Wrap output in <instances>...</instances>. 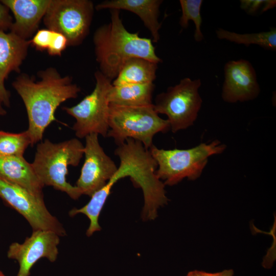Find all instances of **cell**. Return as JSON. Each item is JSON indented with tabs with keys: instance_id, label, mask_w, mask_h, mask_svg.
<instances>
[{
	"instance_id": "cell-1",
	"label": "cell",
	"mask_w": 276,
	"mask_h": 276,
	"mask_svg": "<svg viewBox=\"0 0 276 276\" xmlns=\"http://www.w3.org/2000/svg\"><path fill=\"white\" fill-rule=\"evenodd\" d=\"M39 80L21 74L12 85L25 106L29 122L26 130L31 146L40 142L45 129L56 120L55 113L63 102L78 97L80 88L72 77L62 76L56 68H46L38 72Z\"/></svg>"
},
{
	"instance_id": "cell-2",
	"label": "cell",
	"mask_w": 276,
	"mask_h": 276,
	"mask_svg": "<svg viewBox=\"0 0 276 276\" xmlns=\"http://www.w3.org/2000/svg\"><path fill=\"white\" fill-rule=\"evenodd\" d=\"M114 154L120 159L119 167L100 190L108 197L112 187L119 179L127 176L130 177L134 185L143 191L144 205L142 218L144 220L154 219L157 210L168 203L165 185L155 174L157 165L149 149L145 148L140 141L127 139L118 146Z\"/></svg>"
},
{
	"instance_id": "cell-3",
	"label": "cell",
	"mask_w": 276,
	"mask_h": 276,
	"mask_svg": "<svg viewBox=\"0 0 276 276\" xmlns=\"http://www.w3.org/2000/svg\"><path fill=\"white\" fill-rule=\"evenodd\" d=\"M110 11V22L98 28L93 36L96 60L103 75L111 81L114 79L124 64L132 58L157 64L162 62L151 39L140 37L138 32H129L120 17V11Z\"/></svg>"
},
{
	"instance_id": "cell-4",
	"label": "cell",
	"mask_w": 276,
	"mask_h": 276,
	"mask_svg": "<svg viewBox=\"0 0 276 276\" xmlns=\"http://www.w3.org/2000/svg\"><path fill=\"white\" fill-rule=\"evenodd\" d=\"M83 154L84 146L76 138L58 143L45 139L37 145L31 164L44 186H52L76 200L82 195L75 186L66 181V176L68 167L77 166Z\"/></svg>"
},
{
	"instance_id": "cell-5",
	"label": "cell",
	"mask_w": 276,
	"mask_h": 276,
	"mask_svg": "<svg viewBox=\"0 0 276 276\" xmlns=\"http://www.w3.org/2000/svg\"><path fill=\"white\" fill-rule=\"evenodd\" d=\"M225 149L226 145L216 140L187 149L165 150L152 145L149 150L157 165V177L165 185L173 186L186 178L191 180L199 178L209 157Z\"/></svg>"
},
{
	"instance_id": "cell-6",
	"label": "cell",
	"mask_w": 276,
	"mask_h": 276,
	"mask_svg": "<svg viewBox=\"0 0 276 276\" xmlns=\"http://www.w3.org/2000/svg\"><path fill=\"white\" fill-rule=\"evenodd\" d=\"M108 126L107 136L113 138L118 146L132 139L147 149L153 145L156 134L170 129L168 121L159 117L153 104L136 106L109 104Z\"/></svg>"
},
{
	"instance_id": "cell-7",
	"label": "cell",
	"mask_w": 276,
	"mask_h": 276,
	"mask_svg": "<svg viewBox=\"0 0 276 276\" xmlns=\"http://www.w3.org/2000/svg\"><path fill=\"white\" fill-rule=\"evenodd\" d=\"M201 85L200 79L187 77L156 96L154 109L158 114L167 116L173 133L194 124L202 102L199 94Z\"/></svg>"
},
{
	"instance_id": "cell-8",
	"label": "cell",
	"mask_w": 276,
	"mask_h": 276,
	"mask_svg": "<svg viewBox=\"0 0 276 276\" xmlns=\"http://www.w3.org/2000/svg\"><path fill=\"white\" fill-rule=\"evenodd\" d=\"M96 84L91 93L72 107H63V110L75 119L73 130L76 136L85 138L91 133L107 137L109 130V102L108 94L111 81L100 71L95 73Z\"/></svg>"
},
{
	"instance_id": "cell-9",
	"label": "cell",
	"mask_w": 276,
	"mask_h": 276,
	"mask_svg": "<svg viewBox=\"0 0 276 276\" xmlns=\"http://www.w3.org/2000/svg\"><path fill=\"white\" fill-rule=\"evenodd\" d=\"M94 12L89 0H50L43 21L66 38L68 46L80 44L89 32Z\"/></svg>"
},
{
	"instance_id": "cell-10",
	"label": "cell",
	"mask_w": 276,
	"mask_h": 276,
	"mask_svg": "<svg viewBox=\"0 0 276 276\" xmlns=\"http://www.w3.org/2000/svg\"><path fill=\"white\" fill-rule=\"evenodd\" d=\"M0 198L21 215L33 231H53L60 237L66 235L63 224L52 215L44 200L40 199L23 188L0 177Z\"/></svg>"
},
{
	"instance_id": "cell-11",
	"label": "cell",
	"mask_w": 276,
	"mask_h": 276,
	"mask_svg": "<svg viewBox=\"0 0 276 276\" xmlns=\"http://www.w3.org/2000/svg\"><path fill=\"white\" fill-rule=\"evenodd\" d=\"M85 139V159L75 186L81 195L91 197L106 185L118 167L100 145L98 134L91 133Z\"/></svg>"
},
{
	"instance_id": "cell-12",
	"label": "cell",
	"mask_w": 276,
	"mask_h": 276,
	"mask_svg": "<svg viewBox=\"0 0 276 276\" xmlns=\"http://www.w3.org/2000/svg\"><path fill=\"white\" fill-rule=\"evenodd\" d=\"M60 236L47 230L33 231L22 243L13 242L9 246L7 255L19 264L16 276H29L34 264L40 259L46 258L55 262L59 254Z\"/></svg>"
},
{
	"instance_id": "cell-13",
	"label": "cell",
	"mask_w": 276,
	"mask_h": 276,
	"mask_svg": "<svg viewBox=\"0 0 276 276\" xmlns=\"http://www.w3.org/2000/svg\"><path fill=\"white\" fill-rule=\"evenodd\" d=\"M224 73L221 96L225 102H245L258 96L260 88L256 71L249 61L231 60L225 64Z\"/></svg>"
},
{
	"instance_id": "cell-14",
	"label": "cell",
	"mask_w": 276,
	"mask_h": 276,
	"mask_svg": "<svg viewBox=\"0 0 276 276\" xmlns=\"http://www.w3.org/2000/svg\"><path fill=\"white\" fill-rule=\"evenodd\" d=\"M30 45L29 40L0 30V94L4 105L7 107L10 105V93L5 86V81L11 72H20Z\"/></svg>"
},
{
	"instance_id": "cell-15",
	"label": "cell",
	"mask_w": 276,
	"mask_h": 276,
	"mask_svg": "<svg viewBox=\"0 0 276 276\" xmlns=\"http://www.w3.org/2000/svg\"><path fill=\"white\" fill-rule=\"evenodd\" d=\"M12 13L13 21L10 32L28 40L38 30L50 0H2Z\"/></svg>"
},
{
	"instance_id": "cell-16",
	"label": "cell",
	"mask_w": 276,
	"mask_h": 276,
	"mask_svg": "<svg viewBox=\"0 0 276 276\" xmlns=\"http://www.w3.org/2000/svg\"><path fill=\"white\" fill-rule=\"evenodd\" d=\"M0 177L44 200V186L36 175L32 164L24 156H0Z\"/></svg>"
},
{
	"instance_id": "cell-17",
	"label": "cell",
	"mask_w": 276,
	"mask_h": 276,
	"mask_svg": "<svg viewBox=\"0 0 276 276\" xmlns=\"http://www.w3.org/2000/svg\"><path fill=\"white\" fill-rule=\"evenodd\" d=\"M162 0H107L98 4L97 10H125L137 15L150 32L154 42L160 38L159 30L161 24L158 21L159 8Z\"/></svg>"
},
{
	"instance_id": "cell-18",
	"label": "cell",
	"mask_w": 276,
	"mask_h": 276,
	"mask_svg": "<svg viewBox=\"0 0 276 276\" xmlns=\"http://www.w3.org/2000/svg\"><path fill=\"white\" fill-rule=\"evenodd\" d=\"M153 83L133 84L111 87L108 94L109 104L128 106L152 104Z\"/></svg>"
},
{
	"instance_id": "cell-19",
	"label": "cell",
	"mask_w": 276,
	"mask_h": 276,
	"mask_svg": "<svg viewBox=\"0 0 276 276\" xmlns=\"http://www.w3.org/2000/svg\"><path fill=\"white\" fill-rule=\"evenodd\" d=\"M157 63L142 58H132L122 66L114 79L113 86L153 83Z\"/></svg>"
},
{
	"instance_id": "cell-20",
	"label": "cell",
	"mask_w": 276,
	"mask_h": 276,
	"mask_svg": "<svg viewBox=\"0 0 276 276\" xmlns=\"http://www.w3.org/2000/svg\"><path fill=\"white\" fill-rule=\"evenodd\" d=\"M216 32L219 39H225L246 47L257 44L266 50H276V30L274 28L268 31L250 34H239L222 28L218 29Z\"/></svg>"
},
{
	"instance_id": "cell-21",
	"label": "cell",
	"mask_w": 276,
	"mask_h": 276,
	"mask_svg": "<svg viewBox=\"0 0 276 276\" xmlns=\"http://www.w3.org/2000/svg\"><path fill=\"white\" fill-rule=\"evenodd\" d=\"M29 145L31 140L26 130L20 133L0 130V156H23Z\"/></svg>"
},
{
	"instance_id": "cell-22",
	"label": "cell",
	"mask_w": 276,
	"mask_h": 276,
	"mask_svg": "<svg viewBox=\"0 0 276 276\" xmlns=\"http://www.w3.org/2000/svg\"><path fill=\"white\" fill-rule=\"evenodd\" d=\"M203 1L202 0H180L181 16L179 19V25L183 29L189 26V21L192 20L195 26L194 39L197 42L203 39L201 32L202 17L200 9Z\"/></svg>"
},
{
	"instance_id": "cell-23",
	"label": "cell",
	"mask_w": 276,
	"mask_h": 276,
	"mask_svg": "<svg viewBox=\"0 0 276 276\" xmlns=\"http://www.w3.org/2000/svg\"><path fill=\"white\" fill-rule=\"evenodd\" d=\"M273 0H242L240 1L241 8L249 14H256L261 8L262 12H265L275 6Z\"/></svg>"
},
{
	"instance_id": "cell-24",
	"label": "cell",
	"mask_w": 276,
	"mask_h": 276,
	"mask_svg": "<svg viewBox=\"0 0 276 276\" xmlns=\"http://www.w3.org/2000/svg\"><path fill=\"white\" fill-rule=\"evenodd\" d=\"M54 31L49 29H42L38 30L29 40L32 44L37 50L47 51L52 41Z\"/></svg>"
},
{
	"instance_id": "cell-25",
	"label": "cell",
	"mask_w": 276,
	"mask_h": 276,
	"mask_svg": "<svg viewBox=\"0 0 276 276\" xmlns=\"http://www.w3.org/2000/svg\"><path fill=\"white\" fill-rule=\"evenodd\" d=\"M67 46L68 41L65 36L54 31L52 41L47 51L51 56H61Z\"/></svg>"
},
{
	"instance_id": "cell-26",
	"label": "cell",
	"mask_w": 276,
	"mask_h": 276,
	"mask_svg": "<svg viewBox=\"0 0 276 276\" xmlns=\"http://www.w3.org/2000/svg\"><path fill=\"white\" fill-rule=\"evenodd\" d=\"M13 22L9 8L0 1V30L5 32L10 30Z\"/></svg>"
},
{
	"instance_id": "cell-27",
	"label": "cell",
	"mask_w": 276,
	"mask_h": 276,
	"mask_svg": "<svg viewBox=\"0 0 276 276\" xmlns=\"http://www.w3.org/2000/svg\"><path fill=\"white\" fill-rule=\"evenodd\" d=\"M233 269H224L217 272H208L204 271L194 270L189 272L186 276H234Z\"/></svg>"
},
{
	"instance_id": "cell-28",
	"label": "cell",
	"mask_w": 276,
	"mask_h": 276,
	"mask_svg": "<svg viewBox=\"0 0 276 276\" xmlns=\"http://www.w3.org/2000/svg\"><path fill=\"white\" fill-rule=\"evenodd\" d=\"M4 101L2 96L0 94V116H3L7 114L6 110L4 108L3 105Z\"/></svg>"
},
{
	"instance_id": "cell-29",
	"label": "cell",
	"mask_w": 276,
	"mask_h": 276,
	"mask_svg": "<svg viewBox=\"0 0 276 276\" xmlns=\"http://www.w3.org/2000/svg\"><path fill=\"white\" fill-rule=\"evenodd\" d=\"M0 276H6L1 269H0Z\"/></svg>"
}]
</instances>
